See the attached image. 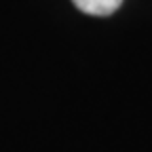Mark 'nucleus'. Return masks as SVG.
Instances as JSON below:
<instances>
[{
	"mask_svg": "<svg viewBox=\"0 0 152 152\" xmlns=\"http://www.w3.org/2000/svg\"><path fill=\"white\" fill-rule=\"evenodd\" d=\"M76 4V9L87 13V15H95V17H108L114 11H118V7L123 4V0H72Z\"/></svg>",
	"mask_w": 152,
	"mask_h": 152,
	"instance_id": "nucleus-1",
	"label": "nucleus"
}]
</instances>
